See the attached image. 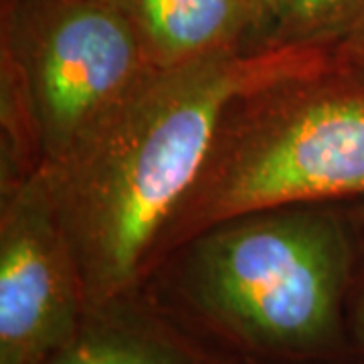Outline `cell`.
<instances>
[{
	"label": "cell",
	"instance_id": "1",
	"mask_svg": "<svg viewBox=\"0 0 364 364\" xmlns=\"http://www.w3.org/2000/svg\"><path fill=\"white\" fill-rule=\"evenodd\" d=\"M330 65V49L282 45L156 69L57 166L39 172L77 259L87 304L104 306L136 282L237 100Z\"/></svg>",
	"mask_w": 364,
	"mask_h": 364
},
{
	"label": "cell",
	"instance_id": "2",
	"mask_svg": "<svg viewBox=\"0 0 364 364\" xmlns=\"http://www.w3.org/2000/svg\"><path fill=\"white\" fill-rule=\"evenodd\" d=\"M364 196V85L336 69L237 100L158 247L243 215Z\"/></svg>",
	"mask_w": 364,
	"mask_h": 364
},
{
	"label": "cell",
	"instance_id": "3",
	"mask_svg": "<svg viewBox=\"0 0 364 364\" xmlns=\"http://www.w3.org/2000/svg\"><path fill=\"white\" fill-rule=\"evenodd\" d=\"M156 71L107 0H0V122L9 182L57 166Z\"/></svg>",
	"mask_w": 364,
	"mask_h": 364
},
{
	"label": "cell",
	"instance_id": "4",
	"mask_svg": "<svg viewBox=\"0 0 364 364\" xmlns=\"http://www.w3.org/2000/svg\"><path fill=\"white\" fill-rule=\"evenodd\" d=\"M348 272L350 247L336 219L282 207L205 231L191 284L198 306L235 336L304 352L338 332Z\"/></svg>",
	"mask_w": 364,
	"mask_h": 364
},
{
	"label": "cell",
	"instance_id": "5",
	"mask_svg": "<svg viewBox=\"0 0 364 364\" xmlns=\"http://www.w3.org/2000/svg\"><path fill=\"white\" fill-rule=\"evenodd\" d=\"M77 259L43 174L2 182L0 364H47L79 334Z\"/></svg>",
	"mask_w": 364,
	"mask_h": 364
},
{
	"label": "cell",
	"instance_id": "6",
	"mask_svg": "<svg viewBox=\"0 0 364 364\" xmlns=\"http://www.w3.org/2000/svg\"><path fill=\"white\" fill-rule=\"evenodd\" d=\"M154 69L186 65L210 55L259 47L251 0H107Z\"/></svg>",
	"mask_w": 364,
	"mask_h": 364
},
{
	"label": "cell",
	"instance_id": "7",
	"mask_svg": "<svg viewBox=\"0 0 364 364\" xmlns=\"http://www.w3.org/2000/svg\"><path fill=\"white\" fill-rule=\"evenodd\" d=\"M364 33V0H282L263 47L334 49Z\"/></svg>",
	"mask_w": 364,
	"mask_h": 364
},
{
	"label": "cell",
	"instance_id": "8",
	"mask_svg": "<svg viewBox=\"0 0 364 364\" xmlns=\"http://www.w3.org/2000/svg\"><path fill=\"white\" fill-rule=\"evenodd\" d=\"M47 364H184L172 344L126 326H100L79 332Z\"/></svg>",
	"mask_w": 364,
	"mask_h": 364
},
{
	"label": "cell",
	"instance_id": "9",
	"mask_svg": "<svg viewBox=\"0 0 364 364\" xmlns=\"http://www.w3.org/2000/svg\"><path fill=\"white\" fill-rule=\"evenodd\" d=\"M332 53V63L340 75L364 85V33L336 45Z\"/></svg>",
	"mask_w": 364,
	"mask_h": 364
},
{
	"label": "cell",
	"instance_id": "10",
	"mask_svg": "<svg viewBox=\"0 0 364 364\" xmlns=\"http://www.w3.org/2000/svg\"><path fill=\"white\" fill-rule=\"evenodd\" d=\"M255 11H257V21H259V47H263L267 33L272 31L275 16L279 11L282 0H251Z\"/></svg>",
	"mask_w": 364,
	"mask_h": 364
},
{
	"label": "cell",
	"instance_id": "11",
	"mask_svg": "<svg viewBox=\"0 0 364 364\" xmlns=\"http://www.w3.org/2000/svg\"><path fill=\"white\" fill-rule=\"evenodd\" d=\"M360 332H363V338H364V299H363V306H360Z\"/></svg>",
	"mask_w": 364,
	"mask_h": 364
},
{
	"label": "cell",
	"instance_id": "12",
	"mask_svg": "<svg viewBox=\"0 0 364 364\" xmlns=\"http://www.w3.org/2000/svg\"><path fill=\"white\" fill-rule=\"evenodd\" d=\"M358 35H360V33H358ZM354 37H356V35H354Z\"/></svg>",
	"mask_w": 364,
	"mask_h": 364
}]
</instances>
